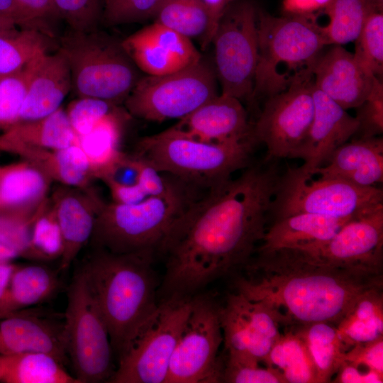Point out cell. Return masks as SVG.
I'll list each match as a JSON object with an SVG mask.
<instances>
[{"instance_id":"1","label":"cell","mask_w":383,"mask_h":383,"mask_svg":"<svg viewBox=\"0 0 383 383\" xmlns=\"http://www.w3.org/2000/svg\"><path fill=\"white\" fill-rule=\"evenodd\" d=\"M279 175L277 160L264 159L184 206L157 250L165 259L164 298L192 296L252 259Z\"/></svg>"},{"instance_id":"2","label":"cell","mask_w":383,"mask_h":383,"mask_svg":"<svg viewBox=\"0 0 383 383\" xmlns=\"http://www.w3.org/2000/svg\"><path fill=\"white\" fill-rule=\"evenodd\" d=\"M235 281L236 292L262 303L279 326H335L382 273L328 264L299 248L257 252Z\"/></svg>"},{"instance_id":"3","label":"cell","mask_w":383,"mask_h":383,"mask_svg":"<svg viewBox=\"0 0 383 383\" xmlns=\"http://www.w3.org/2000/svg\"><path fill=\"white\" fill-rule=\"evenodd\" d=\"M84 262V270L105 319L114 355L121 354L142 321L157 306L155 252L113 253L101 248Z\"/></svg>"},{"instance_id":"4","label":"cell","mask_w":383,"mask_h":383,"mask_svg":"<svg viewBox=\"0 0 383 383\" xmlns=\"http://www.w3.org/2000/svg\"><path fill=\"white\" fill-rule=\"evenodd\" d=\"M257 145L252 138L206 142L173 126L141 138L135 155L185 186L208 190L252 164Z\"/></svg>"},{"instance_id":"5","label":"cell","mask_w":383,"mask_h":383,"mask_svg":"<svg viewBox=\"0 0 383 383\" xmlns=\"http://www.w3.org/2000/svg\"><path fill=\"white\" fill-rule=\"evenodd\" d=\"M316 17L274 16L257 10L258 60L252 100L267 98L294 83L313 79L327 46Z\"/></svg>"},{"instance_id":"6","label":"cell","mask_w":383,"mask_h":383,"mask_svg":"<svg viewBox=\"0 0 383 383\" xmlns=\"http://www.w3.org/2000/svg\"><path fill=\"white\" fill-rule=\"evenodd\" d=\"M57 50L68 63L71 90L77 98L117 104L126 100L141 77L121 41L98 29L70 30L60 38Z\"/></svg>"},{"instance_id":"7","label":"cell","mask_w":383,"mask_h":383,"mask_svg":"<svg viewBox=\"0 0 383 383\" xmlns=\"http://www.w3.org/2000/svg\"><path fill=\"white\" fill-rule=\"evenodd\" d=\"M383 206L379 187H362L335 177H328L288 167L280 174L269 211L272 220L296 213L351 218Z\"/></svg>"},{"instance_id":"8","label":"cell","mask_w":383,"mask_h":383,"mask_svg":"<svg viewBox=\"0 0 383 383\" xmlns=\"http://www.w3.org/2000/svg\"><path fill=\"white\" fill-rule=\"evenodd\" d=\"M192 301V296H172L157 303L127 341L109 382L165 383Z\"/></svg>"},{"instance_id":"9","label":"cell","mask_w":383,"mask_h":383,"mask_svg":"<svg viewBox=\"0 0 383 383\" xmlns=\"http://www.w3.org/2000/svg\"><path fill=\"white\" fill-rule=\"evenodd\" d=\"M64 333L67 355L80 383L109 382L116 367L109 330L80 267L69 286Z\"/></svg>"},{"instance_id":"10","label":"cell","mask_w":383,"mask_h":383,"mask_svg":"<svg viewBox=\"0 0 383 383\" xmlns=\"http://www.w3.org/2000/svg\"><path fill=\"white\" fill-rule=\"evenodd\" d=\"M191 200L148 196L130 205L103 203L90 240L95 248L113 253L155 252Z\"/></svg>"},{"instance_id":"11","label":"cell","mask_w":383,"mask_h":383,"mask_svg":"<svg viewBox=\"0 0 383 383\" xmlns=\"http://www.w3.org/2000/svg\"><path fill=\"white\" fill-rule=\"evenodd\" d=\"M214 67L201 58L176 72L140 77L125 102L133 116L150 121L182 119L218 95Z\"/></svg>"},{"instance_id":"12","label":"cell","mask_w":383,"mask_h":383,"mask_svg":"<svg viewBox=\"0 0 383 383\" xmlns=\"http://www.w3.org/2000/svg\"><path fill=\"white\" fill-rule=\"evenodd\" d=\"M214 70L221 94L252 100L258 60L257 9L249 1L232 4L211 41Z\"/></svg>"},{"instance_id":"13","label":"cell","mask_w":383,"mask_h":383,"mask_svg":"<svg viewBox=\"0 0 383 383\" xmlns=\"http://www.w3.org/2000/svg\"><path fill=\"white\" fill-rule=\"evenodd\" d=\"M222 342L219 306L209 297H193L165 383L221 382L223 363L218 350Z\"/></svg>"},{"instance_id":"14","label":"cell","mask_w":383,"mask_h":383,"mask_svg":"<svg viewBox=\"0 0 383 383\" xmlns=\"http://www.w3.org/2000/svg\"><path fill=\"white\" fill-rule=\"evenodd\" d=\"M313 79L299 82L266 98L251 135L267 148L265 160L290 158L306 136L314 115Z\"/></svg>"},{"instance_id":"15","label":"cell","mask_w":383,"mask_h":383,"mask_svg":"<svg viewBox=\"0 0 383 383\" xmlns=\"http://www.w3.org/2000/svg\"><path fill=\"white\" fill-rule=\"evenodd\" d=\"M302 250L333 265L382 273L383 206L350 219L326 242Z\"/></svg>"},{"instance_id":"16","label":"cell","mask_w":383,"mask_h":383,"mask_svg":"<svg viewBox=\"0 0 383 383\" xmlns=\"http://www.w3.org/2000/svg\"><path fill=\"white\" fill-rule=\"evenodd\" d=\"M314 115L311 126L290 158L301 159L310 172L326 164L333 152L357 131L358 123L347 110L316 89L313 84Z\"/></svg>"},{"instance_id":"17","label":"cell","mask_w":383,"mask_h":383,"mask_svg":"<svg viewBox=\"0 0 383 383\" xmlns=\"http://www.w3.org/2000/svg\"><path fill=\"white\" fill-rule=\"evenodd\" d=\"M375 79L342 45L323 50L313 70L316 89L345 110L355 109L368 96Z\"/></svg>"},{"instance_id":"18","label":"cell","mask_w":383,"mask_h":383,"mask_svg":"<svg viewBox=\"0 0 383 383\" xmlns=\"http://www.w3.org/2000/svg\"><path fill=\"white\" fill-rule=\"evenodd\" d=\"M65 186L52 196L51 204L60 228L62 251L60 268L65 270L91 240L103 201L92 192Z\"/></svg>"},{"instance_id":"19","label":"cell","mask_w":383,"mask_h":383,"mask_svg":"<svg viewBox=\"0 0 383 383\" xmlns=\"http://www.w3.org/2000/svg\"><path fill=\"white\" fill-rule=\"evenodd\" d=\"M175 126L189 135L206 142L252 138V125L248 122L242 101L224 94L207 101Z\"/></svg>"},{"instance_id":"20","label":"cell","mask_w":383,"mask_h":383,"mask_svg":"<svg viewBox=\"0 0 383 383\" xmlns=\"http://www.w3.org/2000/svg\"><path fill=\"white\" fill-rule=\"evenodd\" d=\"M0 320V355L41 352L65 360L64 324L21 311Z\"/></svg>"},{"instance_id":"21","label":"cell","mask_w":383,"mask_h":383,"mask_svg":"<svg viewBox=\"0 0 383 383\" xmlns=\"http://www.w3.org/2000/svg\"><path fill=\"white\" fill-rule=\"evenodd\" d=\"M71 88L70 70L63 55L59 50L44 53L38 59L16 123L54 113Z\"/></svg>"},{"instance_id":"22","label":"cell","mask_w":383,"mask_h":383,"mask_svg":"<svg viewBox=\"0 0 383 383\" xmlns=\"http://www.w3.org/2000/svg\"><path fill=\"white\" fill-rule=\"evenodd\" d=\"M309 172L342 179L362 187H377L383 182V138L348 141L333 152L326 164Z\"/></svg>"},{"instance_id":"23","label":"cell","mask_w":383,"mask_h":383,"mask_svg":"<svg viewBox=\"0 0 383 383\" xmlns=\"http://www.w3.org/2000/svg\"><path fill=\"white\" fill-rule=\"evenodd\" d=\"M351 218L296 213L273 220L255 252L281 248L304 249L325 243Z\"/></svg>"},{"instance_id":"24","label":"cell","mask_w":383,"mask_h":383,"mask_svg":"<svg viewBox=\"0 0 383 383\" xmlns=\"http://www.w3.org/2000/svg\"><path fill=\"white\" fill-rule=\"evenodd\" d=\"M51 181L24 160L0 165V213H36L48 199Z\"/></svg>"},{"instance_id":"25","label":"cell","mask_w":383,"mask_h":383,"mask_svg":"<svg viewBox=\"0 0 383 383\" xmlns=\"http://www.w3.org/2000/svg\"><path fill=\"white\" fill-rule=\"evenodd\" d=\"M8 152L20 156L51 180L64 186L88 191L93 178L87 159L79 144L62 149L16 146Z\"/></svg>"},{"instance_id":"26","label":"cell","mask_w":383,"mask_h":383,"mask_svg":"<svg viewBox=\"0 0 383 383\" xmlns=\"http://www.w3.org/2000/svg\"><path fill=\"white\" fill-rule=\"evenodd\" d=\"M74 144H79V137L61 107L45 117L17 122L0 133V151L6 152L16 146L62 149Z\"/></svg>"},{"instance_id":"27","label":"cell","mask_w":383,"mask_h":383,"mask_svg":"<svg viewBox=\"0 0 383 383\" xmlns=\"http://www.w3.org/2000/svg\"><path fill=\"white\" fill-rule=\"evenodd\" d=\"M121 121L118 111L99 121L87 134L79 138L93 178L109 176L126 154L120 149Z\"/></svg>"},{"instance_id":"28","label":"cell","mask_w":383,"mask_h":383,"mask_svg":"<svg viewBox=\"0 0 383 383\" xmlns=\"http://www.w3.org/2000/svg\"><path fill=\"white\" fill-rule=\"evenodd\" d=\"M58 286L56 274L47 267H17L0 304V318L48 299Z\"/></svg>"},{"instance_id":"29","label":"cell","mask_w":383,"mask_h":383,"mask_svg":"<svg viewBox=\"0 0 383 383\" xmlns=\"http://www.w3.org/2000/svg\"><path fill=\"white\" fill-rule=\"evenodd\" d=\"M340 339L348 350L359 343L383 336L382 287L362 294L336 325Z\"/></svg>"},{"instance_id":"30","label":"cell","mask_w":383,"mask_h":383,"mask_svg":"<svg viewBox=\"0 0 383 383\" xmlns=\"http://www.w3.org/2000/svg\"><path fill=\"white\" fill-rule=\"evenodd\" d=\"M282 333L263 361L284 383H318L312 357L300 333L293 328Z\"/></svg>"},{"instance_id":"31","label":"cell","mask_w":383,"mask_h":383,"mask_svg":"<svg viewBox=\"0 0 383 383\" xmlns=\"http://www.w3.org/2000/svg\"><path fill=\"white\" fill-rule=\"evenodd\" d=\"M294 328L305 340L316 367L318 383L330 382L348 350L340 338L336 326L318 322Z\"/></svg>"},{"instance_id":"32","label":"cell","mask_w":383,"mask_h":383,"mask_svg":"<svg viewBox=\"0 0 383 383\" xmlns=\"http://www.w3.org/2000/svg\"><path fill=\"white\" fill-rule=\"evenodd\" d=\"M14 27L0 32V77L13 74L49 52L52 38L40 30Z\"/></svg>"},{"instance_id":"33","label":"cell","mask_w":383,"mask_h":383,"mask_svg":"<svg viewBox=\"0 0 383 383\" xmlns=\"http://www.w3.org/2000/svg\"><path fill=\"white\" fill-rule=\"evenodd\" d=\"M377 10L380 11L374 0H333L323 11L328 16V23L321 26L326 45L355 41L370 16Z\"/></svg>"},{"instance_id":"34","label":"cell","mask_w":383,"mask_h":383,"mask_svg":"<svg viewBox=\"0 0 383 383\" xmlns=\"http://www.w3.org/2000/svg\"><path fill=\"white\" fill-rule=\"evenodd\" d=\"M3 382L80 383L57 357L41 352L16 355Z\"/></svg>"},{"instance_id":"35","label":"cell","mask_w":383,"mask_h":383,"mask_svg":"<svg viewBox=\"0 0 383 383\" xmlns=\"http://www.w3.org/2000/svg\"><path fill=\"white\" fill-rule=\"evenodd\" d=\"M121 44L138 69L147 75H164L185 67L153 39L145 27L126 38Z\"/></svg>"},{"instance_id":"36","label":"cell","mask_w":383,"mask_h":383,"mask_svg":"<svg viewBox=\"0 0 383 383\" xmlns=\"http://www.w3.org/2000/svg\"><path fill=\"white\" fill-rule=\"evenodd\" d=\"M154 22L192 38L205 36L209 16L201 0H165L154 16Z\"/></svg>"},{"instance_id":"37","label":"cell","mask_w":383,"mask_h":383,"mask_svg":"<svg viewBox=\"0 0 383 383\" xmlns=\"http://www.w3.org/2000/svg\"><path fill=\"white\" fill-rule=\"evenodd\" d=\"M356 60L374 77L383 76V13L374 11L355 40Z\"/></svg>"},{"instance_id":"38","label":"cell","mask_w":383,"mask_h":383,"mask_svg":"<svg viewBox=\"0 0 383 383\" xmlns=\"http://www.w3.org/2000/svg\"><path fill=\"white\" fill-rule=\"evenodd\" d=\"M62 251L60 228L51 201L47 199L33 222L27 256L50 259L60 257Z\"/></svg>"},{"instance_id":"39","label":"cell","mask_w":383,"mask_h":383,"mask_svg":"<svg viewBox=\"0 0 383 383\" xmlns=\"http://www.w3.org/2000/svg\"><path fill=\"white\" fill-rule=\"evenodd\" d=\"M39 57L19 71L0 79V132L16 123Z\"/></svg>"},{"instance_id":"40","label":"cell","mask_w":383,"mask_h":383,"mask_svg":"<svg viewBox=\"0 0 383 383\" xmlns=\"http://www.w3.org/2000/svg\"><path fill=\"white\" fill-rule=\"evenodd\" d=\"M61 19L71 30L89 32L102 21L104 0H54Z\"/></svg>"},{"instance_id":"41","label":"cell","mask_w":383,"mask_h":383,"mask_svg":"<svg viewBox=\"0 0 383 383\" xmlns=\"http://www.w3.org/2000/svg\"><path fill=\"white\" fill-rule=\"evenodd\" d=\"M165 0H104L103 23L108 26L154 18Z\"/></svg>"},{"instance_id":"42","label":"cell","mask_w":383,"mask_h":383,"mask_svg":"<svg viewBox=\"0 0 383 383\" xmlns=\"http://www.w3.org/2000/svg\"><path fill=\"white\" fill-rule=\"evenodd\" d=\"M116 105L100 99L77 98L69 104L66 113L74 131L79 138L90 131L102 118L118 111Z\"/></svg>"},{"instance_id":"43","label":"cell","mask_w":383,"mask_h":383,"mask_svg":"<svg viewBox=\"0 0 383 383\" xmlns=\"http://www.w3.org/2000/svg\"><path fill=\"white\" fill-rule=\"evenodd\" d=\"M253 359L227 356L223 363L221 382L229 383H284L274 369L262 367Z\"/></svg>"},{"instance_id":"44","label":"cell","mask_w":383,"mask_h":383,"mask_svg":"<svg viewBox=\"0 0 383 383\" xmlns=\"http://www.w3.org/2000/svg\"><path fill=\"white\" fill-rule=\"evenodd\" d=\"M355 118L358 123V138L380 136L383 133V83L375 79L366 99L357 108Z\"/></svg>"},{"instance_id":"45","label":"cell","mask_w":383,"mask_h":383,"mask_svg":"<svg viewBox=\"0 0 383 383\" xmlns=\"http://www.w3.org/2000/svg\"><path fill=\"white\" fill-rule=\"evenodd\" d=\"M131 162L136 171L137 184L148 196L167 199L188 197L179 182L174 184L162 172L136 155L131 157Z\"/></svg>"},{"instance_id":"46","label":"cell","mask_w":383,"mask_h":383,"mask_svg":"<svg viewBox=\"0 0 383 383\" xmlns=\"http://www.w3.org/2000/svg\"><path fill=\"white\" fill-rule=\"evenodd\" d=\"M38 211L33 214L0 213V243L15 250L19 256H27L31 227Z\"/></svg>"},{"instance_id":"47","label":"cell","mask_w":383,"mask_h":383,"mask_svg":"<svg viewBox=\"0 0 383 383\" xmlns=\"http://www.w3.org/2000/svg\"><path fill=\"white\" fill-rule=\"evenodd\" d=\"M344 360L383 374V336L353 345L345 353Z\"/></svg>"},{"instance_id":"48","label":"cell","mask_w":383,"mask_h":383,"mask_svg":"<svg viewBox=\"0 0 383 383\" xmlns=\"http://www.w3.org/2000/svg\"><path fill=\"white\" fill-rule=\"evenodd\" d=\"M26 17L53 37V23L60 17L54 0H16Z\"/></svg>"},{"instance_id":"49","label":"cell","mask_w":383,"mask_h":383,"mask_svg":"<svg viewBox=\"0 0 383 383\" xmlns=\"http://www.w3.org/2000/svg\"><path fill=\"white\" fill-rule=\"evenodd\" d=\"M335 374V383L383 382V374L363 369L346 360H343Z\"/></svg>"},{"instance_id":"50","label":"cell","mask_w":383,"mask_h":383,"mask_svg":"<svg viewBox=\"0 0 383 383\" xmlns=\"http://www.w3.org/2000/svg\"><path fill=\"white\" fill-rule=\"evenodd\" d=\"M102 181L107 185L114 203L135 204L148 197L137 183L125 184L111 178H106Z\"/></svg>"},{"instance_id":"51","label":"cell","mask_w":383,"mask_h":383,"mask_svg":"<svg viewBox=\"0 0 383 383\" xmlns=\"http://www.w3.org/2000/svg\"><path fill=\"white\" fill-rule=\"evenodd\" d=\"M207 11L209 25L208 30L200 41L202 49H206L211 44L218 23L234 0H201Z\"/></svg>"},{"instance_id":"52","label":"cell","mask_w":383,"mask_h":383,"mask_svg":"<svg viewBox=\"0 0 383 383\" xmlns=\"http://www.w3.org/2000/svg\"><path fill=\"white\" fill-rule=\"evenodd\" d=\"M333 0H283L284 15L316 17L328 8Z\"/></svg>"},{"instance_id":"53","label":"cell","mask_w":383,"mask_h":383,"mask_svg":"<svg viewBox=\"0 0 383 383\" xmlns=\"http://www.w3.org/2000/svg\"><path fill=\"white\" fill-rule=\"evenodd\" d=\"M0 16L13 20L20 28H35L45 33L39 26L26 17L16 0H0Z\"/></svg>"},{"instance_id":"54","label":"cell","mask_w":383,"mask_h":383,"mask_svg":"<svg viewBox=\"0 0 383 383\" xmlns=\"http://www.w3.org/2000/svg\"><path fill=\"white\" fill-rule=\"evenodd\" d=\"M16 268L17 266L11 262L0 263V304L7 292L12 275Z\"/></svg>"},{"instance_id":"55","label":"cell","mask_w":383,"mask_h":383,"mask_svg":"<svg viewBox=\"0 0 383 383\" xmlns=\"http://www.w3.org/2000/svg\"><path fill=\"white\" fill-rule=\"evenodd\" d=\"M16 355H0V381L3 382Z\"/></svg>"},{"instance_id":"56","label":"cell","mask_w":383,"mask_h":383,"mask_svg":"<svg viewBox=\"0 0 383 383\" xmlns=\"http://www.w3.org/2000/svg\"><path fill=\"white\" fill-rule=\"evenodd\" d=\"M18 256L15 250L0 243V263L10 262Z\"/></svg>"},{"instance_id":"57","label":"cell","mask_w":383,"mask_h":383,"mask_svg":"<svg viewBox=\"0 0 383 383\" xmlns=\"http://www.w3.org/2000/svg\"><path fill=\"white\" fill-rule=\"evenodd\" d=\"M16 23L8 18L0 16V32L16 27Z\"/></svg>"},{"instance_id":"58","label":"cell","mask_w":383,"mask_h":383,"mask_svg":"<svg viewBox=\"0 0 383 383\" xmlns=\"http://www.w3.org/2000/svg\"><path fill=\"white\" fill-rule=\"evenodd\" d=\"M2 77H0V79H1Z\"/></svg>"}]
</instances>
